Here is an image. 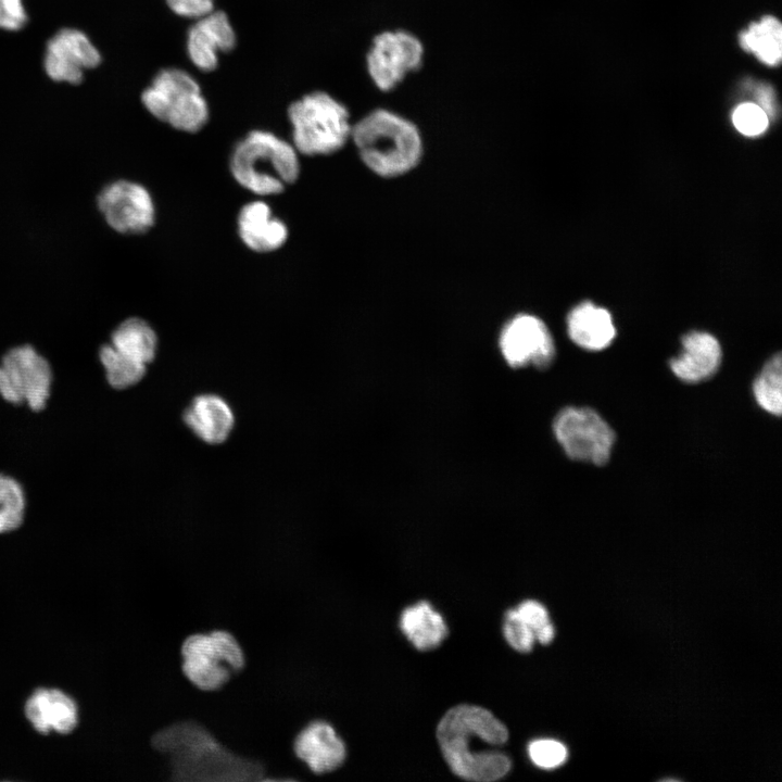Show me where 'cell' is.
<instances>
[{"instance_id":"1","label":"cell","mask_w":782,"mask_h":782,"mask_svg":"<svg viewBox=\"0 0 782 782\" xmlns=\"http://www.w3.org/2000/svg\"><path fill=\"white\" fill-rule=\"evenodd\" d=\"M164 760L167 781H264L265 767L224 745L193 719L172 722L150 737Z\"/></svg>"},{"instance_id":"2","label":"cell","mask_w":782,"mask_h":782,"mask_svg":"<svg viewBox=\"0 0 782 782\" xmlns=\"http://www.w3.org/2000/svg\"><path fill=\"white\" fill-rule=\"evenodd\" d=\"M437 739L446 764L464 780L491 782L512 768L509 757L494 749L507 742V728L485 708H451L437 727Z\"/></svg>"},{"instance_id":"3","label":"cell","mask_w":782,"mask_h":782,"mask_svg":"<svg viewBox=\"0 0 782 782\" xmlns=\"http://www.w3.org/2000/svg\"><path fill=\"white\" fill-rule=\"evenodd\" d=\"M351 140L366 167L383 178L411 172L424 153L417 125L384 108L374 109L354 123Z\"/></svg>"},{"instance_id":"4","label":"cell","mask_w":782,"mask_h":782,"mask_svg":"<svg viewBox=\"0 0 782 782\" xmlns=\"http://www.w3.org/2000/svg\"><path fill=\"white\" fill-rule=\"evenodd\" d=\"M299 155L291 142L272 131L255 129L236 143L229 169L248 191L261 197L274 195L297 181Z\"/></svg>"},{"instance_id":"5","label":"cell","mask_w":782,"mask_h":782,"mask_svg":"<svg viewBox=\"0 0 782 782\" xmlns=\"http://www.w3.org/2000/svg\"><path fill=\"white\" fill-rule=\"evenodd\" d=\"M291 143L299 154L329 155L351 139L352 126L348 108L328 92L312 91L288 108Z\"/></svg>"},{"instance_id":"6","label":"cell","mask_w":782,"mask_h":782,"mask_svg":"<svg viewBox=\"0 0 782 782\" xmlns=\"http://www.w3.org/2000/svg\"><path fill=\"white\" fill-rule=\"evenodd\" d=\"M181 671L197 689H222L245 666V655L237 638L226 629L188 634L180 644Z\"/></svg>"},{"instance_id":"7","label":"cell","mask_w":782,"mask_h":782,"mask_svg":"<svg viewBox=\"0 0 782 782\" xmlns=\"http://www.w3.org/2000/svg\"><path fill=\"white\" fill-rule=\"evenodd\" d=\"M141 101L151 115L180 131L197 133L209 121V104L199 83L181 68L160 71Z\"/></svg>"},{"instance_id":"8","label":"cell","mask_w":782,"mask_h":782,"mask_svg":"<svg viewBox=\"0 0 782 782\" xmlns=\"http://www.w3.org/2000/svg\"><path fill=\"white\" fill-rule=\"evenodd\" d=\"M54 374L50 362L28 343L10 348L0 357V398L33 413L46 409Z\"/></svg>"},{"instance_id":"9","label":"cell","mask_w":782,"mask_h":782,"mask_svg":"<svg viewBox=\"0 0 782 782\" xmlns=\"http://www.w3.org/2000/svg\"><path fill=\"white\" fill-rule=\"evenodd\" d=\"M425 47L414 33L387 29L376 34L367 49L365 64L375 87L390 92L424 64Z\"/></svg>"},{"instance_id":"10","label":"cell","mask_w":782,"mask_h":782,"mask_svg":"<svg viewBox=\"0 0 782 782\" xmlns=\"http://www.w3.org/2000/svg\"><path fill=\"white\" fill-rule=\"evenodd\" d=\"M554 434L566 455L597 466L606 464L615 443V432L590 407H565L555 417Z\"/></svg>"},{"instance_id":"11","label":"cell","mask_w":782,"mask_h":782,"mask_svg":"<svg viewBox=\"0 0 782 782\" xmlns=\"http://www.w3.org/2000/svg\"><path fill=\"white\" fill-rule=\"evenodd\" d=\"M97 204L108 225L125 235L147 232L155 220L153 199L142 185L116 180L98 194Z\"/></svg>"},{"instance_id":"12","label":"cell","mask_w":782,"mask_h":782,"mask_svg":"<svg viewBox=\"0 0 782 782\" xmlns=\"http://www.w3.org/2000/svg\"><path fill=\"white\" fill-rule=\"evenodd\" d=\"M499 346L513 368L532 365L543 369L555 357V344L548 328L539 317L530 314H518L504 325Z\"/></svg>"},{"instance_id":"13","label":"cell","mask_w":782,"mask_h":782,"mask_svg":"<svg viewBox=\"0 0 782 782\" xmlns=\"http://www.w3.org/2000/svg\"><path fill=\"white\" fill-rule=\"evenodd\" d=\"M292 752L313 775L338 770L348 756L342 737L329 721L321 718L308 720L295 733Z\"/></svg>"},{"instance_id":"14","label":"cell","mask_w":782,"mask_h":782,"mask_svg":"<svg viewBox=\"0 0 782 782\" xmlns=\"http://www.w3.org/2000/svg\"><path fill=\"white\" fill-rule=\"evenodd\" d=\"M100 62V53L88 37L72 28L56 33L48 42L45 54L48 76L73 85L83 80L85 70L93 68Z\"/></svg>"},{"instance_id":"15","label":"cell","mask_w":782,"mask_h":782,"mask_svg":"<svg viewBox=\"0 0 782 782\" xmlns=\"http://www.w3.org/2000/svg\"><path fill=\"white\" fill-rule=\"evenodd\" d=\"M192 21L186 39L188 58L200 71L211 72L219 55L235 48L236 31L228 15L217 9Z\"/></svg>"},{"instance_id":"16","label":"cell","mask_w":782,"mask_h":782,"mask_svg":"<svg viewBox=\"0 0 782 782\" xmlns=\"http://www.w3.org/2000/svg\"><path fill=\"white\" fill-rule=\"evenodd\" d=\"M25 716L40 734L72 733L78 724L76 702L59 689L39 688L25 703Z\"/></svg>"},{"instance_id":"17","label":"cell","mask_w":782,"mask_h":782,"mask_svg":"<svg viewBox=\"0 0 782 782\" xmlns=\"http://www.w3.org/2000/svg\"><path fill=\"white\" fill-rule=\"evenodd\" d=\"M682 353L670 360V369L683 382L697 383L712 377L721 364L718 340L704 331H692L682 338Z\"/></svg>"},{"instance_id":"18","label":"cell","mask_w":782,"mask_h":782,"mask_svg":"<svg viewBox=\"0 0 782 782\" xmlns=\"http://www.w3.org/2000/svg\"><path fill=\"white\" fill-rule=\"evenodd\" d=\"M238 234L252 251L268 253L281 248L288 239V227L261 200L243 205L237 218Z\"/></svg>"},{"instance_id":"19","label":"cell","mask_w":782,"mask_h":782,"mask_svg":"<svg viewBox=\"0 0 782 782\" xmlns=\"http://www.w3.org/2000/svg\"><path fill=\"white\" fill-rule=\"evenodd\" d=\"M182 419L198 438L210 444L223 443L235 424L230 406L216 394L195 396L185 409Z\"/></svg>"},{"instance_id":"20","label":"cell","mask_w":782,"mask_h":782,"mask_svg":"<svg viewBox=\"0 0 782 782\" xmlns=\"http://www.w3.org/2000/svg\"><path fill=\"white\" fill-rule=\"evenodd\" d=\"M567 331L575 344L589 351L607 348L616 337L610 313L592 302H582L570 311Z\"/></svg>"},{"instance_id":"21","label":"cell","mask_w":782,"mask_h":782,"mask_svg":"<svg viewBox=\"0 0 782 782\" xmlns=\"http://www.w3.org/2000/svg\"><path fill=\"white\" fill-rule=\"evenodd\" d=\"M400 628L419 651L439 646L447 635L443 617L426 601L411 605L402 611Z\"/></svg>"},{"instance_id":"22","label":"cell","mask_w":782,"mask_h":782,"mask_svg":"<svg viewBox=\"0 0 782 782\" xmlns=\"http://www.w3.org/2000/svg\"><path fill=\"white\" fill-rule=\"evenodd\" d=\"M109 343L121 354L148 365L155 357L157 337L148 321L129 317L112 331Z\"/></svg>"},{"instance_id":"23","label":"cell","mask_w":782,"mask_h":782,"mask_svg":"<svg viewBox=\"0 0 782 782\" xmlns=\"http://www.w3.org/2000/svg\"><path fill=\"white\" fill-rule=\"evenodd\" d=\"M741 47L768 65H775L782 56V25L774 16H764L759 23H751L740 34Z\"/></svg>"},{"instance_id":"24","label":"cell","mask_w":782,"mask_h":782,"mask_svg":"<svg viewBox=\"0 0 782 782\" xmlns=\"http://www.w3.org/2000/svg\"><path fill=\"white\" fill-rule=\"evenodd\" d=\"M98 357L108 384L114 390H126L139 383L147 373V365L134 361L109 342L100 346Z\"/></svg>"},{"instance_id":"25","label":"cell","mask_w":782,"mask_h":782,"mask_svg":"<svg viewBox=\"0 0 782 782\" xmlns=\"http://www.w3.org/2000/svg\"><path fill=\"white\" fill-rule=\"evenodd\" d=\"M27 496L23 484L0 471V534L18 530L26 517Z\"/></svg>"},{"instance_id":"26","label":"cell","mask_w":782,"mask_h":782,"mask_svg":"<svg viewBox=\"0 0 782 782\" xmlns=\"http://www.w3.org/2000/svg\"><path fill=\"white\" fill-rule=\"evenodd\" d=\"M757 404L769 414L780 416L782 411V356H772L762 367L753 384Z\"/></svg>"},{"instance_id":"27","label":"cell","mask_w":782,"mask_h":782,"mask_svg":"<svg viewBox=\"0 0 782 782\" xmlns=\"http://www.w3.org/2000/svg\"><path fill=\"white\" fill-rule=\"evenodd\" d=\"M516 610L520 618L532 630L535 641L543 645L551 643L555 636V629L550 620L546 608L534 600L520 603Z\"/></svg>"},{"instance_id":"28","label":"cell","mask_w":782,"mask_h":782,"mask_svg":"<svg viewBox=\"0 0 782 782\" xmlns=\"http://www.w3.org/2000/svg\"><path fill=\"white\" fill-rule=\"evenodd\" d=\"M531 761L542 769H554L562 766L568 756L566 746L552 739H539L528 746Z\"/></svg>"},{"instance_id":"29","label":"cell","mask_w":782,"mask_h":782,"mask_svg":"<svg viewBox=\"0 0 782 782\" xmlns=\"http://www.w3.org/2000/svg\"><path fill=\"white\" fill-rule=\"evenodd\" d=\"M732 122L741 134L755 137L768 128L769 117L758 104L742 103L733 111Z\"/></svg>"},{"instance_id":"30","label":"cell","mask_w":782,"mask_h":782,"mask_svg":"<svg viewBox=\"0 0 782 782\" xmlns=\"http://www.w3.org/2000/svg\"><path fill=\"white\" fill-rule=\"evenodd\" d=\"M503 633L507 643L520 653L530 652L535 642L532 630L520 618L516 608H512L506 611Z\"/></svg>"},{"instance_id":"31","label":"cell","mask_w":782,"mask_h":782,"mask_svg":"<svg viewBox=\"0 0 782 782\" xmlns=\"http://www.w3.org/2000/svg\"><path fill=\"white\" fill-rule=\"evenodd\" d=\"M27 21L22 0H0V28L18 30Z\"/></svg>"},{"instance_id":"32","label":"cell","mask_w":782,"mask_h":782,"mask_svg":"<svg viewBox=\"0 0 782 782\" xmlns=\"http://www.w3.org/2000/svg\"><path fill=\"white\" fill-rule=\"evenodd\" d=\"M169 10L178 16L195 20L215 9V0H165Z\"/></svg>"},{"instance_id":"33","label":"cell","mask_w":782,"mask_h":782,"mask_svg":"<svg viewBox=\"0 0 782 782\" xmlns=\"http://www.w3.org/2000/svg\"><path fill=\"white\" fill-rule=\"evenodd\" d=\"M757 99L760 104L759 106L765 111L767 116L773 118L775 115V109L771 87L761 85L757 90Z\"/></svg>"}]
</instances>
